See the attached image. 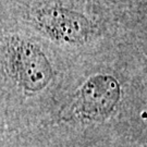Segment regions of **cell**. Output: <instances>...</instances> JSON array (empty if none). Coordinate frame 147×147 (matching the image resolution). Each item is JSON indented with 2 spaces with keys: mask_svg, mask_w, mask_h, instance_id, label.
Instances as JSON below:
<instances>
[{
  "mask_svg": "<svg viewBox=\"0 0 147 147\" xmlns=\"http://www.w3.org/2000/svg\"><path fill=\"white\" fill-rule=\"evenodd\" d=\"M35 23L53 40L72 45L85 42L93 33L92 22L84 14L61 5L39 9L35 14Z\"/></svg>",
  "mask_w": 147,
  "mask_h": 147,
  "instance_id": "cell-2",
  "label": "cell"
},
{
  "mask_svg": "<svg viewBox=\"0 0 147 147\" xmlns=\"http://www.w3.org/2000/svg\"><path fill=\"white\" fill-rule=\"evenodd\" d=\"M120 85L113 76H92L80 88L75 111L85 119H101L108 116L120 99Z\"/></svg>",
  "mask_w": 147,
  "mask_h": 147,
  "instance_id": "cell-3",
  "label": "cell"
},
{
  "mask_svg": "<svg viewBox=\"0 0 147 147\" xmlns=\"http://www.w3.org/2000/svg\"><path fill=\"white\" fill-rule=\"evenodd\" d=\"M7 70L23 90L40 92L53 79V68L46 55L34 42L13 37L5 47Z\"/></svg>",
  "mask_w": 147,
  "mask_h": 147,
  "instance_id": "cell-1",
  "label": "cell"
}]
</instances>
